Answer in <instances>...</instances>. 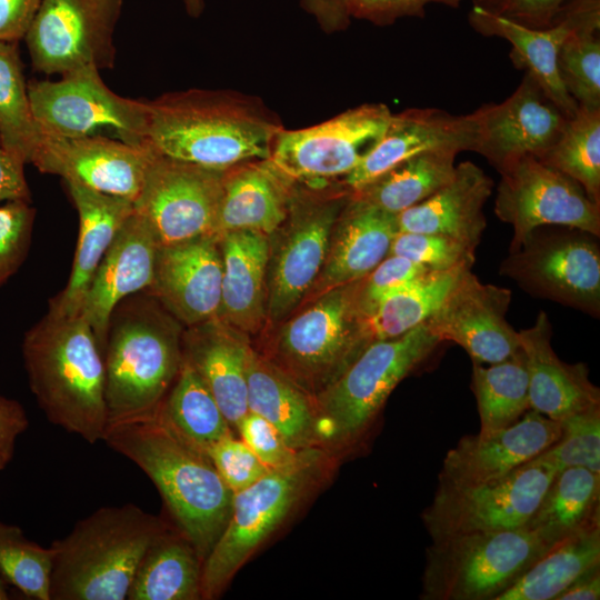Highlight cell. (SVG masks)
<instances>
[{"instance_id":"1f68e13d","label":"cell","mask_w":600,"mask_h":600,"mask_svg":"<svg viewBox=\"0 0 600 600\" xmlns=\"http://www.w3.org/2000/svg\"><path fill=\"white\" fill-rule=\"evenodd\" d=\"M221 306L217 319L248 336L267 319L269 236L256 230L221 234Z\"/></svg>"},{"instance_id":"11a10c76","label":"cell","mask_w":600,"mask_h":600,"mask_svg":"<svg viewBox=\"0 0 600 600\" xmlns=\"http://www.w3.org/2000/svg\"><path fill=\"white\" fill-rule=\"evenodd\" d=\"M42 0H0V41L24 38Z\"/></svg>"},{"instance_id":"6da1fadb","label":"cell","mask_w":600,"mask_h":600,"mask_svg":"<svg viewBox=\"0 0 600 600\" xmlns=\"http://www.w3.org/2000/svg\"><path fill=\"white\" fill-rule=\"evenodd\" d=\"M280 119L253 96L189 89L147 101L146 142L160 154L213 169L269 159Z\"/></svg>"},{"instance_id":"ab89813d","label":"cell","mask_w":600,"mask_h":600,"mask_svg":"<svg viewBox=\"0 0 600 600\" xmlns=\"http://www.w3.org/2000/svg\"><path fill=\"white\" fill-rule=\"evenodd\" d=\"M471 389L480 417V434H488L517 422L529 409V378L524 354L484 367L472 362Z\"/></svg>"},{"instance_id":"603a6c76","label":"cell","mask_w":600,"mask_h":600,"mask_svg":"<svg viewBox=\"0 0 600 600\" xmlns=\"http://www.w3.org/2000/svg\"><path fill=\"white\" fill-rule=\"evenodd\" d=\"M560 434V421L529 409L507 428L461 438L447 452L439 481L476 484L497 480L546 451Z\"/></svg>"},{"instance_id":"44dd1931","label":"cell","mask_w":600,"mask_h":600,"mask_svg":"<svg viewBox=\"0 0 600 600\" xmlns=\"http://www.w3.org/2000/svg\"><path fill=\"white\" fill-rule=\"evenodd\" d=\"M468 21L482 36L507 40L514 67L531 74L568 118L574 116L578 104L560 79L557 60L562 43L572 32L600 30L597 0H571L559 21L548 29H532L476 6L469 11Z\"/></svg>"},{"instance_id":"cb8c5ba5","label":"cell","mask_w":600,"mask_h":600,"mask_svg":"<svg viewBox=\"0 0 600 600\" xmlns=\"http://www.w3.org/2000/svg\"><path fill=\"white\" fill-rule=\"evenodd\" d=\"M159 247L150 223L134 209L103 256L80 313L90 324L102 354L114 307L150 287Z\"/></svg>"},{"instance_id":"4316f807","label":"cell","mask_w":600,"mask_h":600,"mask_svg":"<svg viewBox=\"0 0 600 600\" xmlns=\"http://www.w3.org/2000/svg\"><path fill=\"white\" fill-rule=\"evenodd\" d=\"M552 328L544 311L534 323L519 331L529 378L530 409L556 420L600 407V391L583 363H567L551 346Z\"/></svg>"},{"instance_id":"7a4b0ae2","label":"cell","mask_w":600,"mask_h":600,"mask_svg":"<svg viewBox=\"0 0 600 600\" xmlns=\"http://www.w3.org/2000/svg\"><path fill=\"white\" fill-rule=\"evenodd\" d=\"M102 441L150 478L203 562L229 521L234 494L209 457L152 416L108 426Z\"/></svg>"},{"instance_id":"2e32d148","label":"cell","mask_w":600,"mask_h":600,"mask_svg":"<svg viewBox=\"0 0 600 600\" xmlns=\"http://www.w3.org/2000/svg\"><path fill=\"white\" fill-rule=\"evenodd\" d=\"M494 213L512 227L510 250L542 226H566L600 237V204L583 188L537 157L524 156L499 171Z\"/></svg>"},{"instance_id":"74e56055","label":"cell","mask_w":600,"mask_h":600,"mask_svg":"<svg viewBox=\"0 0 600 600\" xmlns=\"http://www.w3.org/2000/svg\"><path fill=\"white\" fill-rule=\"evenodd\" d=\"M458 153V150L450 148L418 153L352 192L383 211L398 214L426 200L450 181Z\"/></svg>"},{"instance_id":"5b68a950","label":"cell","mask_w":600,"mask_h":600,"mask_svg":"<svg viewBox=\"0 0 600 600\" xmlns=\"http://www.w3.org/2000/svg\"><path fill=\"white\" fill-rule=\"evenodd\" d=\"M168 527L133 503L79 520L53 551L50 600H124L154 538Z\"/></svg>"},{"instance_id":"6125c7cd","label":"cell","mask_w":600,"mask_h":600,"mask_svg":"<svg viewBox=\"0 0 600 600\" xmlns=\"http://www.w3.org/2000/svg\"><path fill=\"white\" fill-rule=\"evenodd\" d=\"M0 147H1V141H0Z\"/></svg>"},{"instance_id":"f6af8a7d","label":"cell","mask_w":600,"mask_h":600,"mask_svg":"<svg viewBox=\"0 0 600 600\" xmlns=\"http://www.w3.org/2000/svg\"><path fill=\"white\" fill-rule=\"evenodd\" d=\"M560 423V438L539 456L558 471L581 467L600 473V407L576 412Z\"/></svg>"},{"instance_id":"d4e9b609","label":"cell","mask_w":600,"mask_h":600,"mask_svg":"<svg viewBox=\"0 0 600 600\" xmlns=\"http://www.w3.org/2000/svg\"><path fill=\"white\" fill-rule=\"evenodd\" d=\"M472 142L469 114L453 116L436 108L406 109L391 114L380 140L342 182L357 191L418 153L441 148L471 151Z\"/></svg>"},{"instance_id":"6f0895ef","label":"cell","mask_w":600,"mask_h":600,"mask_svg":"<svg viewBox=\"0 0 600 600\" xmlns=\"http://www.w3.org/2000/svg\"><path fill=\"white\" fill-rule=\"evenodd\" d=\"M301 4L329 33L344 30L352 19L350 0H301Z\"/></svg>"},{"instance_id":"5bb4252c","label":"cell","mask_w":600,"mask_h":600,"mask_svg":"<svg viewBox=\"0 0 600 600\" xmlns=\"http://www.w3.org/2000/svg\"><path fill=\"white\" fill-rule=\"evenodd\" d=\"M99 71L84 68L57 81L36 80L28 84L39 133L72 138L111 128L121 140L147 143V101L117 94L106 86Z\"/></svg>"},{"instance_id":"9c48e42d","label":"cell","mask_w":600,"mask_h":600,"mask_svg":"<svg viewBox=\"0 0 600 600\" xmlns=\"http://www.w3.org/2000/svg\"><path fill=\"white\" fill-rule=\"evenodd\" d=\"M527 526L432 540L422 596L428 600H497L550 548Z\"/></svg>"},{"instance_id":"bcb514c9","label":"cell","mask_w":600,"mask_h":600,"mask_svg":"<svg viewBox=\"0 0 600 600\" xmlns=\"http://www.w3.org/2000/svg\"><path fill=\"white\" fill-rule=\"evenodd\" d=\"M476 248L449 236L398 232L389 254L407 258L431 270L471 269Z\"/></svg>"},{"instance_id":"8d00e7d4","label":"cell","mask_w":600,"mask_h":600,"mask_svg":"<svg viewBox=\"0 0 600 600\" xmlns=\"http://www.w3.org/2000/svg\"><path fill=\"white\" fill-rule=\"evenodd\" d=\"M600 473L570 467L556 473L526 524L548 544L600 520Z\"/></svg>"},{"instance_id":"60d3db41","label":"cell","mask_w":600,"mask_h":600,"mask_svg":"<svg viewBox=\"0 0 600 600\" xmlns=\"http://www.w3.org/2000/svg\"><path fill=\"white\" fill-rule=\"evenodd\" d=\"M538 159L577 181L600 204V108L578 107L557 141Z\"/></svg>"},{"instance_id":"ffe728a7","label":"cell","mask_w":600,"mask_h":600,"mask_svg":"<svg viewBox=\"0 0 600 600\" xmlns=\"http://www.w3.org/2000/svg\"><path fill=\"white\" fill-rule=\"evenodd\" d=\"M510 301L509 289L483 283L466 269L427 323L441 341L463 348L472 362L497 363L520 350L519 331L506 318Z\"/></svg>"},{"instance_id":"d6986e66","label":"cell","mask_w":600,"mask_h":600,"mask_svg":"<svg viewBox=\"0 0 600 600\" xmlns=\"http://www.w3.org/2000/svg\"><path fill=\"white\" fill-rule=\"evenodd\" d=\"M154 154L148 143L96 134L69 138L39 133L30 163L66 182L134 202Z\"/></svg>"},{"instance_id":"83f0119b","label":"cell","mask_w":600,"mask_h":600,"mask_svg":"<svg viewBox=\"0 0 600 600\" xmlns=\"http://www.w3.org/2000/svg\"><path fill=\"white\" fill-rule=\"evenodd\" d=\"M250 349L246 334L219 319L187 327L181 337L182 358L206 383L233 431L249 411L246 371Z\"/></svg>"},{"instance_id":"277c9868","label":"cell","mask_w":600,"mask_h":600,"mask_svg":"<svg viewBox=\"0 0 600 600\" xmlns=\"http://www.w3.org/2000/svg\"><path fill=\"white\" fill-rule=\"evenodd\" d=\"M147 290L113 309L103 350L108 426L150 417L182 362V330Z\"/></svg>"},{"instance_id":"ee69618b","label":"cell","mask_w":600,"mask_h":600,"mask_svg":"<svg viewBox=\"0 0 600 600\" xmlns=\"http://www.w3.org/2000/svg\"><path fill=\"white\" fill-rule=\"evenodd\" d=\"M560 79L578 107L600 108L599 30L572 32L562 43L558 60Z\"/></svg>"},{"instance_id":"681fc988","label":"cell","mask_w":600,"mask_h":600,"mask_svg":"<svg viewBox=\"0 0 600 600\" xmlns=\"http://www.w3.org/2000/svg\"><path fill=\"white\" fill-rule=\"evenodd\" d=\"M429 270L431 269L407 258L388 254L360 280L359 301L366 318L380 299Z\"/></svg>"},{"instance_id":"ba28073f","label":"cell","mask_w":600,"mask_h":600,"mask_svg":"<svg viewBox=\"0 0 600 600\" xmlns=\"http://www.w3.org/2000/svg\"><path fill=\"white\" fill-rule=\"evenodd\" d=\"M440 342L427 321L400 337L372 341L316 398L321 447L337 452L360 437L396 386Z\"/></svg>"},{"instance_id":"f1b7e54d","label":"cell","mask_w":600,"mask_h":600,"mask_svg":"<svg viewBox=\"0 0 600 600\" xmlns=\"http://www.w3.org/2000/svg\"><path fill=\"white\" fill-rule=\"evenodd\" d=\"M79 214V234L66 288L49 301L48 313L73 317L81 313L91 280L126 219L134 211L130 200L66 182Z\"/></svg>"},{"instance_id":"f546056e","label":"cell","mask_w":600,"mask_h":600,"mask_svg":"<svg viewBox=\"0 0 600 600\" xmlns=\"http://www.w3.org/2000/svg\"><path fill=\"white\" fill-rule=\"evenodd\" d=\"M492 189L493 180L480 167L460 162L442 188L396 214L399 232L443 234L477 248L487 226L483 207Z\"/></svg>"},{"instance_id":"7dc6e473","label":"cell","mask_w":600,"mask_h":600,"mask_svg":"<svg viewBox=\"0 0 600 600\" xmlns=\"http://www.w3.org/2000/svg\"><path fill=\"white\" fill-rule=\"evenodd\" d=\"M34 209L29 201L11 200L0 206V286L23 262L31 242Z\"/></svg>"},{"instance_id":"7402d4cb","label":"cell","mask_w":600,"mask_h":600,"mask_svg":"<svg viewBox=\"0 0 600 600\" xmlns=\"http://www.w3.org/2000/svg\"><path fill=\"white\" fill-rule=\"evenodd\" d=\"M221 284L219 239L201 236L159 247L147 291L181 324L192 327L218 318Z\"/></svg>"},{"instance_id":"e575fe53","label":"cell","mask_w":600,"mask_h":600,"mask_svg":"<svg viewBox=\"0 0 600 600\" xmlns=\"http://www.w3.org/2000/svg\"><path fill=\"white\" fill-rule=\"evenodd\" d=\"M600 564V520L551 546L497 600H556Z\"/></svg>"},{"instance_id":"3957f363","label":"cell","mask_w":600,"mask_h":600,"mask_svg":"<svg viewBox=\"0 0 600 600\" xmlns=\"http://www.w3.org/2000/svg\"><path fill=\"white\" fill-rule=\"evenodd\" d=\"M29 386L47 419L93 444L108 427L104 362L81 316L47 313L24 336Z\"/></svg>"},{"instance_id":"91938a15","label":"cell","mask_w":600,"mask_h":600,"mask_svg":"<svg viewBox=\"0 0 600 600\" xmlns=\"http://www.w3.org/2000/svg\"><path fill=\"white\" fill-rule=\"evenodd\" d=\"M184 3V7L187 9V12L191 17H198L201 14L204 6V0H182Z\"/></svg>"},{"instance_id":"db71d44e","label":"cell","mask_w":600,"mask_h":600,"mask_svg":"<svg viewBox=\"0 0 600 600\" xmlns=\"http://www.w3.org/2000/svg\"><path fill=\"white\" fill-rule=\"evenodd\" d=\"M28 426L23 407L13 399L0 396V471L12 460L17 439Z\"/></svg>"},{"instance_id":"484cf974","label":"cell","mask_w":600,"mask_h":600,"mask_svg":"<svg viewBox=\"0 0 600 600\" xmlns=\"http://www.w3.org/2000/svg\"><path fill=\"white\" fill-rule=\"evenodd\" d=\"M398 232L396 214L352 192L333 226L324 264L311 291L319 296L364 278L389 254Z\"/></svg>"},{"instance_id":"d6a6232c","label":"cell","mask_w":600,"mask_h":600,"mask_svg":"<svg viewBox=\"0 0 600 600\" xmlns=\"http://www.w3.org/2000/svg\"><path fill=\"white\" fill-rule=\"evenodd\" d=\"M246 374L250 411L268 420L293 450L322 448L313 397L252 347Z\"/></svg>"},{"instance_id":"8992f818","label":"cell","mask_w":600,"mask_h":600,"mask_svg":"<svg viewBox=\"0 0 600 600\" xmlns=\"http://www.w3.org/2000/svg\"><path fill=\"white\" fill-rule=\"evenodd\" d=\"M336 451L300 450L233 494L229 521L202 563V599L218 598L264 541L331 476Z\"/></svg>"},{"instance_id":"f907efd6","label":"cell","mask_w":600,"mask_h":600,"mask_svg":"<svg viewBox=\"0 0 600 600\" xmlns=\"http://www.w3.org/2000/svg\"><path fill=\"white\" fill-rule=\"evenodd\" d=\"M236 430L240 439L269 468L291 462L300 451L290 448L268 420L250 410L239 421Z\"/></svg>"},{"instance_id":"8fae6325","label":"cell","mask_w":600,"mask_h":600,"mask_svg":"<svg viewBox=\"0 0 600 600\" xmlns=\"http://www.w3.org/2000/svg\"><path fill=\"white\" fill-rule=\"evenodd\" d=\"M598 238L581 229L542 226L501 262L500 274L527 292L600 314V248Z\"/></svg>"},{"instance_id":"4fadbf2b","label":"cell","mask_w":600,"mask_h":600,"mask_svg":"<svg viewBox=\"0 0 600 600\" xmlns=\"http://www.w3.org/2000/svg\"><path fill=\"white\" fill-rule=\"evenodd\" d=\"M391 114L384 103H364L312 127L282 128L270 159L298 183L328 186L343 179L377 144Z\"/></svg>"},{"instance_id":"7bdbcfd3","label":"cell","mask_w":600,"mask_h":600,"mask_svg":"<svg viewBox=\"0 0 600 600\" xmlns=\"http://www.w3.org/2000/svg\"><path fill=\"white\" fill-rule=\"evenodd\" d=\"M53 551L29 540L14 526L0 522V576L23 596L50 600Z\"/></svg>"},{"instance_id":"9a60e30c","label":"cell","mask_w":600,"mask_h":600,"mask_svg":"<svg viewBox=\"0 0 600 600\" xmlns=\"http://www.w3.org/2000/svg\"><path fill=\"white\" fill-rule=\"evenodd\" d=\"M121 0H42L24 36L33 68L44 74L112 68Z\"/></svg>"},{"instance_id":"836d02e7","label":"cell","mask_w":600,"mask_h":600,"mask_svg":"<svg viewBox=\"0 0 600 600\" xmlns=\"http://www.w3.org/2000/svg\"><path fill=\"white\" fill-rule=\"evenodd\" d=\"M202 563L189 540L168 524L146 551L127 599H202Z\"/></svg>"},{"instance_id":"7c38bea8","label":"cell","mask_w":600,"mask_h":600,"mask_svg":"<svg viewBox=\"0 0 600 600\" xmlns=\"http://www.w3.org/2000/svg\"><path fill=\"white\" fill-rule=\"evenodd\" d=\"M557 472L552 463L538 456L497 480L476 484L439 481L422 513L424 527L432 540L523 527Z\"/></svg>"},{"instance_id":"f5cc1de1","label":"cell","mask_w":600,"mask_h":600,"mask_svg":"<svg viewBox=\"0 0 600 600\" xmlns=\"http://www.w3.org/2000/svg\"><path fill=\"white\" fill-rule=\"evenodd\" d=\"M463 0H350L351 18L377 26L392 24L404 17H423L429 4L457 8Z\"/></svg>"},{"instance_id":"ac0fdd59","label":"cell","mask_w":600,"mask_h":600,"mask_svg":"<svg viewBox=\"0 0 600 600\" xmlns=\"http://www.w3.org/2000/svg\"><path fill=\"white\" fill-rule=\"evenodd\" d=\"M469 117L471 151L484 157L498 172L524 156L542 157L569 119L526 71L511 96L499 103H486Z\"/></svg>"},{"instance_id":"30bf717a","label":"cell","mask_w":600,"mask_h":600,"mask_svg":"<svg viewBox=\"0 0 600 600\" xmlns=\"http://www.w3.org/2000/svg\"><path fill=\"white\" fill-rule=\"evenodd\" d=\"M351 193L342 181L324 187L296 182L288 214L269 236L267 319L281 321L311 291L333 226Z\"/></svg>"},{"instance_id":"94428289","label":"cell","mask_w":600,"mask_h":600,"mask_svg":"<svg viewBox=\"0 0 600 600\" xmlns=\"http://www.w3.org/2000/svg\"><path fill=\"white\" fill-rule=\"evenodd\" d=\"M9 599L8 583L0 576V600Z\"/></svg>"},{"instance_id":"9f6ffc18","label":"cell","mask_w":600,"mask_h":600,"mask_svg":"<svg viewBox=\"0 0 600 600\" xmlns=\"http://www.w3.org/2000/svg\"><path fill=\"white\" fill-rule=\"evenodd\" d=\"M24 161L0 147V201L24 200L30 202V191L24 178Z\"/></svg>"},{"instance_id":"b9f144b4","label":"cell","mask_w":600,"mask_h":600,"mask_svg":"<svg viewBox=\"0 0 600 600\" xmlns=\"http://www.w3.org/2000/svg\"><path fill=\"white\" fill-rule=\"evenodd\" d=\"M1 148L30 163L39 141L16 42L0 41Z\"/></svg>"},{"instance_id":"816d5d0a","label":"cell","mask_w":600,"mask_h":600,"mask_svg":"<svg viewBox=\"0 0 600 600\" xmlns=\"http://www.w3.org/2000/svg\"><path fill=\"white\" fill-rule=\"evenodd\" d=\"M570 0H472L473 6L532 29L554 26Z\"/></svg>"},{"instance_id":"d590c367","label":"cell","mask_w":600,"mask_h":600,"mask_svg":"<svg viewBox=\"0 0 600 600\" xmlns=\"http://www.w3.org/2000/svg\"><path fill=\"white\" fill-rule=\"evenodd\" d=\"M152 417L206 454L216 442L234 434L210 390L183 358L171 388Z\"/></svg>"},{"instance_id":"680465c9","label":"cell","mask_w":600,"mask_h":600,"mask_svg":"<svg viewBox=\"0 0 600 600\" xmlns=\"http://www.w3.org/2000/svg\"><path fill=\"white\" fill-rule=\"evenodd\" d=\"M600 598L599 567L571 583L556 600H596Z\"/></svg>"},{"instance_id":"52a82bcc","label":"cell","mask_w":600,"mask_h":600,"mask_svg":"<svg viewBox=\"0 0 600 600\" xmlns=\"http://www.w3.org/2000/svg\"><path fill=\"white\" fill-rule=\"evenodd\" d=\"M360 280L319 294L283 323L262 353L314 399L373 341L360 307Z\"/></svg>"},{"instance_id":"e0dca14e","label":"cell","mask_w":600,"mask_h":600,"mask_svg":"<svg viewBox=\"0 0 600 600\" xmlns=\"http://www.w3.org/2000/svg\"><path fill=\"white\" fill-rule=\"evenodd\" d=\"M224 170L156 151L133 203L150 223L160 246L214 236Z\"/></svg>"},{"instance_id":"4dcf8cb0","label":"cell","mask_w":600,"mask_h":600,"mask_svg":"<svg viewBox=\"0 0 600 600\" xmlns=\"http://www.w3.org/2000/svg\"><path fill=\"white\" fill-rule=\"evenodd\" d=\"M294 184L270 158L226 169L214 236L237 230L272 234L288 214Z\"/></svg>"},{"instance_id":"c3c4849f","label":"cell","mask_w":600,"mask_h":600,"mask_svg":"<svg viewBox=\"0 0 600 600\" xmlns=\"http://www.w3.org/2000/svg\"><path fill=\"white\" fill-rule=\"evenodd\" d=\"M207 456L233 493L253 484L271 469L236 434L216 442Z\"/></svg>"},{"instance_id":"f35d334b","label":"cell","mask_w":600,"mask_h":600,"mask_svg":"<svg viewBox=\"0 0 600 600\" xmlns=\"http://www.w3.org/2000/svg\"><path fill=\"white\" fill-rule=\"evenodd\" d=\"M466 269L429 270L380 299L367 316L372 340L397 338L424 323Z\"/></svg>"}]
</instances>
